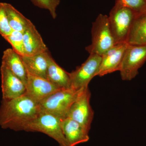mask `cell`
Masks as SVG:
<instances>
[{
	"mask_svg": "<svg viewBox=\"0 0 146 146\" xmlns=\"http://www.w3.org/2000/svg\"><path fill=\"white\" fill-rule=\"evenodd\" d=\"M40 112L39 104L26 94L13 99L2 100L0 106V126L5 129L25 131Z\"/></svg>",
	"mask_w": 146,
	"mask_h": 146,
	"instance_id": "6da1fadb",
	"label": "cell"
},
{
	"mask_svg": "<svg viewBox=\"0 0 146 146\" xmlns=\"http://www.w3.org/2000/svg\"><path fill=\"white\" fill-rule=\"evenodd\" d=\"M82 89L58 90L39 103L41 111L48 112L61 119L67 117L71 106Z\"/></svg>",
	"mask_w": 146,
	"mask_h": 146,
	"instance_id": "7a4b0ae2",
	"label": "cell"
},
{
	"mask_svg": "<svg viewBox=\"0 0 146 146\" xmlns=\"http://www.w3.org/2000/svg\"><path fill=\"white\" fill-rule=\"evenodd\" d=\"M91 44L86 47L90 54L102 55L116 44L110 27L108 16L100 14L91 28Z\"/></svg>",
	"mask_w": 146,
	"mask_h": 146,
	"instance_id": "3957f363",
	"label": "cell"
},
{
	"mask_svg": "<svg viewBox=\"0 0 146 146\" xmlns=\"http://www.w3.org/2000/svg\"><path fill=\"white\" fill-rule=\"evenodd\" d=\"M136 13L127 7L115 3L108 16L110 27L115 44L127 42Z\"/></svg>",
	"mask_w": 146,
	"mask_h": 146,
	"instance_id": "277c9868",
	"label": "cell"
},
{
	"mask_svg": "<svg viewBox=\"0 0 146 146\" xmlns=\"http://www.w3.org/2000/svg\"><path fill=\"white\" fill-rule=\"evenodd\" d=\"M61 119L52 114L41 111L25 131L45 133L56 141L59 146H68L61 128Z\"/></svg>",
	"mask_w": 146,
	"mask_h": 146,
	"instance_id": "5b68a950",
	"label": "cell"
},
{
	"mask_svg": "<svg viewBox=\"0 0 146 146\" xmlns=\"http://www.w3.org/2000/svg\"><path fill=\"white\" fill-rule=\"evenodd\" d=\"M146 61V45L128 44L119 70L122 79L130 81L135 78Z\"/></svg>",
	"mask_w": 146,
	"mask_h": 146,
	"instance_id": "8992f818",
	"label": "cell"
},
{
	"mask_svg": "<svg viewBox=\"0 0 146 146\" xmlns=\"http://www.w3.org/2000/svg\"><path fill=\"white\" fill-rule=\"evenodd\" d=\"M91 96L88 86L82 88L71 106L68 116L89 131L94 117V112L90 105Z\"/></svg>",
	"mask_w": 146,
	"mask_h": 146,
	"instance_id": "52a82bcc",
	"label": "cell"
},
{
	"mask_svg": "<svg viewBox=\"0 0 146 146\" xmlns=\"http://www.w3.org/2000/svg\"><path fill=\"white\" fill-rule=\"evenodd\" d=\"M101 59L99 55L91 54L81 66L70 73L72 88L79 90L88 87L91 80L98 75Z\"/></svg>",
	"mask_w": 146,
	"mask_h": 146,
	"instance_id": "ba28073f",
	"label": "cell"
},
{
	"mask_svg": "<svg viewBox=\"0 0 146 146\" xmlns=\"http://www.w3.org/2000/svg\"><path fill=\"white\" fill-rule=\"evenodd\" d=\"M1 73L2 100L13 99L26 93L25 84L3 64L1 67Z\"/></svg>",
	"mask_w": 146,
	"mask_h": 146,
	"instance_id": "9c48e42d",
	"label": "cell"
},
{
	"mask_svg": "<svg viewBox=\"0 0 146 146\" xmlns=\"http://www.w3.org/2000/svg\"><path fill=\"white\" fill-rule=\"evenodd\" d=\"M128 44L127 42L116 44L101 56V62L97 76H103L119 71Z\"/></svg>",
	"mask_w": 146,
	"mask_h": 146,
	"instance_id": "30bf717a",
	"label": "cell"
},
{
	"mask_svg": "<svg viewBox=\"0 0 146 146\" xmlns=\"http://www.w3.org/2000/svg\"><path fill=\"white\" fill-rule=\"evenodd\" d=\"M26 94L38 103L55 92L60 89L47 79L27 73Z\"/></svg>",
	"mask_w": 146,
	"mask_h": 146,
	"instance_id": "8fae6325",
	"label": "cell"
},
{
	"mask_svg": "<svg viewBox=\"0 0 146 146\" xmlns=\"http://www.w3.org/2000/svg\"><path fill=\"white\" fill-rule=\"evenodd\" d=\"M61 127L68 146H76L88 142L89 131L71 118L61 119Z\"/></svg>",
	"mask_w": 146,
	"mask_h": 146,
	"instance_id": "7c38bea8",
	"label": "cell"
},
{
	"mask_svg": "<svg viewBox=\"0 0 146 146\" xmlns=\"http://www.w3.org/2000/svg\"><path fill=\"white\" fill-rule=\"evenodd\" d=\"M23 34L25 56H32L48 51L33 24Z\"/></svg>",
	"mask_w": 146,
	"mask_h": 146,
	"instance_id": "4fadbf2b",
	"label": "cell"
},
{
	"mask_svg": "<svg viewBox=\"0 0 146 146\" xmlns=\"http://www.w3.org/2000/svg\"><path fill=\"white\" fill-rule=\"evenodd\" d=\"M48 51L32 56H22L28 74L47 79V71L49 58Z\"/></svg>",
	"mask_w": 146,
	"mask_h": 146,
	"instance_id": "5bb4252c",
	"label": "cell"
},
{
	"mask_svg": "<svg viewBox=\"0 0 146 146\" xmlns=\"http://www.w3.org/2000/svg\"><path fill=\"white\" fill-rule=\"evenodd\" d=\"M2 64L6 66L26 84L27 72L21 55L12 48L7 49L3 54Z\"/></svg>",
	"mask_w": 146,
	"mask_h": 146,
	"instance_id": "9a60e30c",
	"label": "cell"
},
{
	"mask_svg": "<svg viewBox=\"0 0 146 146\" xmlns=\"http://www.w3.org/2000/svg\"><path fill=\"white\" fill-rule=\"evenodd\" d=\"M47 79L60 89L72 88L70 73L57 64L51 55L48 62Z\"/></svg>",
	"mask_w": 146,
	"mask_h": 146,
	"instance_id": "2e32d148",
	"label": "cell"
},
{
	"mask_svg": "<svg viewBox=\"0 0 146 146\" xmlns=\"http://www.w3.org/2000/svg\"><path fill=\"white\" fill-rule=\"evenodd\" d=\"M127 43L130 44L146 45V10L136 13Z\"/></svg>",
	"mask_w": 146,
	"mask_h": 146,
	"instance_id": "e0dca14e",
	"label": "cell"
},
{
	"mask_svg": "<svg viewBox=\"0 0 146 146\" xmlns=\"http://www.w3.org/2000/svg\"><path fill=\"white\" fill-rule=\"evenodd\" d=\"M5 6L9 23L12 31L23 33L33 24L11 5L5 3Z\"/></svg>",
	"mask_w": 146,
	"mask_h": 146,
	"instance_id": "ac0fdd59",
	"label": "cell"
},
{
	"mask_svg": "<svg viewBox=\"0 0 146 146\" xmlns=\"http://www.w3.org/2000/svg\"><path fill=\"white\" fill-rule=\"evenodd\" d=\"M3 38L11 44L15 52L21 56H25L23 33L12 31L10 34Z\"/></svg>",
	"mask_w": 146,
	"mask_h": 146,
	"instance_id": "d6986e66",
	"label": "cell"
},
{
	"mask_svg": "<svg viewBox=\"0 0 146 146\" xmlns=\"http://www.w3.org/2000/svg\"><path fill=\"white\" fill-rule=\"evenodd\" d=\"M31 1L36 6L48 10L53 19L56 18V9L60 3V0H31Z\"/></svg>",
	"mask_w": 146,
	"mask_h": 146,
	"instance_id": "ffe728a7",
	"label": "cell"
},
{
	"mask_svg": "<svg viewBox=\"0 0 146 146\" xmlns=\"http://www.w3.org/2000/svg\"><path fill=\"white\" fill-rule=\"evenodd\" d=\"M12 31L9 23L5 3H0V34L4 37L10 34Z\"/></svg>",
	"mask_w": 146,
	"mask_h": 146,
	"instance_id": "44dd1931",
	"label": "cell"
},
{
	"mask_svg": "<svg viewBox=\"0 0 146 146\" xmlns=\"http://www.w3.org/2000/svg\"><path fill=\"white\" fill-rule=\"evenodd\" d=\"M115 3L127 7L136 13L146 10V0H116Z\"/></svg>",
	"mask_w": 146,
	"mask_h": 146,
	"instance_id": "7402d4cb",
	"label": "cell"
}]
</instances>
